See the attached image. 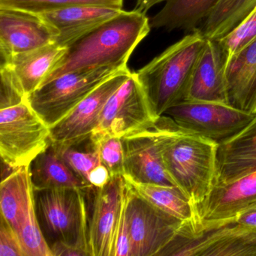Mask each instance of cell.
<instances>
[{"mask_svg": "<svg viewBox=\"0 0 256 256\" xmlns=\"http://www.w3.org/2000/svg\"><path fill=\"white\" fill-rule=\"evenodd\" d=\"M164 1L166 2L167 0H137L134 11L146 14L154 6Z\"/></svg>", "mask_w": 256, "mask_h": 256, "instance_id": "d590c367", "label": "cell"}, {"mask_svg": "<svg viewBox=\"0 0 256 256\" xmlns=\"http://www.w3.org/2000/svg\"><path fill=\"white\" fill-rule=\"evenodd\" d=\"M120 70L102 67L70 72L42 85L26 97V101L52 127L68 114L97 86Z\"/></svg>", "mask_w": 256, "mask_h": 256, "instance_id": "ba28073f", "label": "cell"}, {"mask_svg": "<svg viewBox=\"0 0 256 256\" xmlns=\"http://www.w3.org/2000/svg\"><path fill=\"white\" fill-rule=\"evenodd\" d=\"M0 109L11 107L26 100L16 76L8 66H0Z\"/></svg>", "mask_w": 256, "mask_h": 256, "instance_id": "f546056e", "label": "cell"}, {"mask_svg": "<svg viewBox=\"0 0 256 256\" xmlns=\"http://www.w3.org/2000/svg\"><path fill=\"white\" fill-rule=\"evenodd\" d=\"M30 172L34 191L80 188L90 192L94 190L68 166L52 145L32 161Z\"/></svg>", "mask_w": 256, "mask_h": 256, "instance_id": "7402d4cb", "label": "cell"}, {"mask_svg": "<svg viewBox=\"0 0 256 256\" xmlns=\"http://www.w3.org/2000/svg\"><path fill=\"white\" fill-rule=\"evenodd\" d=\"M132 73L128 67L118 72L97 86L65 118L50 127L52 146L62 151L89 140L100 124L106 103Z\"/></svg>", "mask_w": 256, "mask_h": 256, "instance_id": "8fae6325", "label": "cell"}, {"mask_svg": "<svg viewBox=\"0 0 256 256\" xmlns=\"http://www.w3.org/2000/svg\"><path fill=\"white\" fill-rule=\"evenodd\" d=\"M124 0H0V8L22 10L36 14L78 6H98L122 10Z\"/></svg>", "mask_w": 256, "mask_h": 256, "instance_id": "484cf974", "label": "cell"}, {"mask_svg": "<svg viewBox=\"0 0 256 256\" xmlns=\"http://www.w3.org/2000/svg\"><path fill=\"white\" fill-rule=\"evenodd\" d=\"M256 172V115L240 132L218 144L216 182L226 184Z\"/></svg>", "mask_w": 256, "mask_h": 256, "instance_id": "d6986e66", "label": "cell"}, {"mask_svg": "<svg viewBox=\"0 0 256 256\" xmlns=\"http://www.w3.org/2000/svg\"><path fill=\"white\" fill-rule=\"evenodd\" d=\"M91 146L98 152L100 161L108 169L112 178L125 174V154L122 139L110 134L92 136Z\"/></svg>", "mask_w": 256, "mask_h": 256, "instance_id": "4316f807", "label": "cell"}, {"mask_svg": "<svg viewBox=\"0 0 256 256\" xmlns=\"http://www.w3.org/2000/svg\"><path fill=\"white\" fill-rule=\"evenodd\" d=\"M58 152L68 166L86 182L90 173L102 163L98 152L90 144L85 151L78 150L74 146Z\"/></svg>", "mask_w": 256, "mask_h": 256, "instance_id": "f1b7e54d", "label": "cell"}, {"mask_svg": "<svg viewBox=\"0 0 256 256\" xmlns=\"http://www.w3.org/2000/svg\"><path fill=\"white\" fill-rule=\"evenodd\" d=\"M58 36V31L40 14L0 8V65L16 55L55 43Z\"/></svg>", "mask_w": 256, "mask_h": 256, "instance_id": "4fadbf2b", "label": "cell"}, {"mask_svg": "<svg viewBox=\"0 0 256 256\" xmlns=\"http://www.w3.org/2000/svg\"><path fill=\"white\" fill-rule=\"evenodd\" d=\"M112 178L108 169L101 163L90 173L86 181L92 188H100L104 187Z\"/></svg>", "mask_w": 256, "mask_h": 256, "instance_id": "d6a6232c", "label": "cell"}, {"mask_svg": "<svg viewBox=\"0 0 256 256\" xmlns=\"http://www.w3.org/2000/svg\"><path fill=\"white\" fill-rule=\"evenodd\" d=\"M53 256H89L86 252L76 247L67 245L60 241H55L50 244Z\"/></svg>", "mask_w": 256, "mask_h": 256, "instance_id": "e575fe53", "label": "cell"}, {"mask_svg": "<svg viewBox=\"0 0 256 256\" xmlns=\"http://www.w3.org/2000/svg\"><path fill=\"white\" fill-rule=\"evenodd\" d=\"M226 80L228 104L256 114V38L229 60Z\"/></svg>", "mask_w": 256, "mask_h": 256, "instance_id": "ffe728a7", "label": "cell"}, {"mask_svg": "<svg viewBox=\"0 0 256 256\" xmlns=\"http://www.w3.org/2000/svg\"><path fill=\"white\" fill-rule=\"evenodd\" d=\"M34 192L42 230L48 235L52 242L60 241L83 250L90 256L86 200L88 192L80 188Z\"/></svg>", "mask_w": 256, "mask_h": 256, "instance_id": "277c9868", "label": "cell"}, {"mask_svg": "<svg viewBox=\"0 0 256 256\" xmlns=\"http://www.w3.org/2000/svg\"><path fill=\"white\" fill-rule=\"evenodd\" d=\"M1 216L18 236L26 256H53L37 216L30 166L13 170L0 184Z\"/></svg>", "mask_w": 256, "mask_h": 256, "instance_id": "5b68a950", "label": "cell"}, {"mask_svg": "<svg viewBox=\"0 0 256 256\" xmlns=\"http://www.w3.org/2000/svg\"><path fill=\"white\" fill-rule=\"evenodd\" d=\"M122 11L112 7L78 6L40 16L58 31L55 43L68 48Z\"/></svg>", "mask_w": 256, "mask_h": 256, "instance_id": "ac0fdd59", "label": "cell"}, {"mask_svg": "<svg viewBox=\"0 0 256 256\" xmlns=\"http://www.w3.org/2000/svg\"><path fill=\"white\" fill-rule=\"evenodd\" d=\"M228 58L218 42L206 38L192 76L186 100L228 104Z\"/></svg>", "mask_w": 256, "mask_h": 256, "instance_id": "e0dca14e", "label": "cell"}, {"mask_svg": "<svg viewBox=\"0 0 256 256\" xmlns=\"http://www.w3.org/2000/svg\"><path fill=\"white\" fill-rule=\"evenodd\" d=\"M256 38V6L236 28L217 41L229 60Z\"/></svg>", "mask_w": 256, "mask_h": 256, "instance_id": "83f0119b", "label": "cell"}, {"mask_svg": "<svg viewBox=\"0 0 256 256\" xmlns=\"http://www.w3.org/2000/svg\"><path fill=\"white\" fill-rule=\"evenodd\" d=\"M122 139L125 154L124 176L144 184L175 186L164 168L155 127Z\"/></svg>", "mask_w": 256, "mask_h": 256, "instance_id": "2e32d148", "label": "cell"}, {"mask_svg": "<svg viewBox=\"0 0 256 256\" xmlns=\"http://www.w3.org/2000/svg\"><path fill=\"white\" fill-rule=\"evenodd\" d=\"M126 192L124 176L112 178L102 188H94L88 230L90 256H113L115 232Z\"/></svg>", "mask_w": 256, "mask_h": 256, "instance_id": "5bb4252c", "label": "cell"}, {"mask_svg": "<svg viewBox=\"0 0 256 256\" xmlns=\"http://www.w3.org/2000/svg\"><path fill=\"white\" fill-rule=\"evenodd\" d=\"M205 42L203 34L196 30L134 72L157 118L186 100L192 76Z\"/></svg>", "mask_w": 256, "mask_h": 256, "instance_id": "3957f363", "label": "cell"}, {"mask_svg": "<svg viewBox=\"0 0 256 256\" xmlns=\"http://www.w3.org/2000/svg\"><path fill=\"white\" fill-rule=\"evenodd\" d=\"M256 200V172L232 182L216 184L206 199L196 208L198 223L192 228L233 222L238 212Z\"/></svg>", "mask_w": 256, "mask_h": 256, "instance_id": "9a60e30c", "label": "cell"}, {"mask_svg": "<svg viewBox=\"0 0 256 256\" xmlns=\"http://www.w3.org/2000/svg\"><path fill=\"white\" fill-rule=\"evenodd\" d=\"M233 222L256 229V200L238 212Z\"/></svg>", "mask_w": 256, "mask_h": 256, "instance_id": "836d02e7", "label": "cell"}, {"mask_svg": "<svg viewBox=\"0 0 256 256\" xmlns=\"http://www.w3.org/2000/svg\"><path fill=\"white\" fill-rule=\"evenodd\" d=\"M221 0H167L164 8L150 20L151 28L196 30Z\"/></svg>", "mask_w": 256, "mask_h": 256, "instance_id": "603a6c76", "label": "cell"}, {"mask_svg": "<svg viewBox=\"0 0 256 256\" xmlns=\"http://www.w3.org/2000/svg\"><path fill=\"white\" fill-rule=\"evenodd\" d=\"M124 178L130 188L151 204L186 224L192 226L197 224V214L194 206L178 187L144 184Z\"/></svg>", "mask_w": 256, "mask_h": 256, "instance_id": "cb8c5ba5", "label": "cell"}, {"mask_svg": "<svg viewBox=\"0 0 256 256\" xmlns=\"http://www.w3.org/2000/svg\"><path fill=\"white\" fill-rule=\"evenodd\" d=\"M256 6V0H221L197 30L205 38H222L244 20Z\"/></svg>", "mask_w": 256, "mask_h": 256, "instance_id": "d4e9b609", "label": "cell"}, {"mask_svg": "<svg viewBox=\"0 0 256 256\" xmlns=\"http://www.w3.org/2000/svg\"><path fill=\"white\" fill-rule=\"evenodd\" d=\"M68 48L56 43L13 56L8 66L14 73L28 97L42 85L58 62L64 58Z\"/></svg>", "mask_w": 256, "mask_h": 256, "instance_id": "44dd1931", "label": "cell"}, {"mask_svg": "<svg viewBox=\"0 0 256 256\" xmlns=\"http://www.w3.org/2000/svg\"><path fill=\"white\" fill-rule=\"evenodd\" d=\"M150 29L146 14L122 10L118 16L68 47L64 58L42 84L77 70L102 67L126 68L132 54Z\"/></svg>", "mask_w": 256, "mask_h": 256, "instance_id": "7a4b0ae2", "label": "cell"}, {"mask_svg": "<svg viewBox=\"0 0 256 256\" xmlns=\"http://www.w3.org/2000/svg\"><path fill=\"white\" fill-rule=\"evenodd\" d=\"M126 186L132 256H158L185 222L151 204Z\"/></svg>", "mask_w": 256, "mask_h": 256, "instance_id": "9c48e42d", "label": "cell"}, {"mask_svg": "<svg viewBox=\"0 0 256 256\" xmlns=\"http://www.w3.org/2000/svg\"><path fill=\"white\" fill-rule=\"evenodd\" d=\"M158 119L136 73L132 72L106 103L100 124L91 137L110 134L122 138L152 128Z\"/></svg>", "mask_w": 256, "mask_h": 256, "instance_id": "7c38bea8", "label": "cell"}, {"mask_svg": "<svg viewBox=\"0 0 256 256\" xmlns=\"http://www.w3.org/2000/svg\"><path fill=\"white\" fill-rule=\"evenodd\" d=\"M127 186L125 198L121 206L119 218L115 232L113 256H132L131 241L130 229L126 216Z\"/></svg>", "mask_w": 256, "mask_h": 256, "instance_id": "4dcf8cb0", "label": "cell"}, {"mask_svg": "<svg viewBox=\"0 0 256 256\" xmlns=\"http://www.w3.org/2000/svg\"><path fill=\"white\" fill-rule=\"evenodd\" d=\"M256 256V229L232 222L192 228L185 223L158 256Z\"/></svg>", "mask_w": 256, "mask_h": 256, "instance_id": "52a82bcc", "label": "cell"}, {"mask_svg": "<svg viewBox=\"0 0 256 256\" xmlns=\"http://www.w3.org/2000/svg\"><path fill=\"white\" fill-rule=\"evenodd\" d=\"M52 145L50 127L28 101L0 109V156L16 170L30 166Z\"/></svg>", "mask_w": 256, "mask_h": 256, "instance_id": "8992f818", "label": "cell"}, {"mask_svg": "<svg viewBox=\"0 0 256 256\" xmlns=\"http://www.w3.org/2000/svg\"><path fill=\"white\" fill-rule=\"evenodd\" d=\"M164 115L180 128L220 144L245 128L256 116L226 103L182 102Z\"/></svg>", "mask_w": 256, "mask_h": 256, "instance_id": "30bf717a", "label": "cell"}, {"mask_svg": "<svg viewBox=\"0 0 256 256\" xmlns=\"http://www.w3.org/2000/svg\"><path fill=\"white\" fill-rule=\"evenodd\" d=\"M0 256H26L17 234L2 216L0 223Z\"/></svg>", "mask_w": 256, "mask_h": 256, "instance_id": "1f68e13d", "label": "cell"}, {"mask_svg": "<svg viewBox=\"0 0 256 256\" xmlns=\"http://www.w3.org/2000/svg\"><path fill=\"white\" fill-rule=\"evenodd\" d=\"M154 127L168 174L196 209L216 182L218 144L180 128L166 115Z\"/></svg>", "mask_w": 256, "mask_h": 256, "instance_id": "6da1fadb", "label": "cell"}]
</instances>
